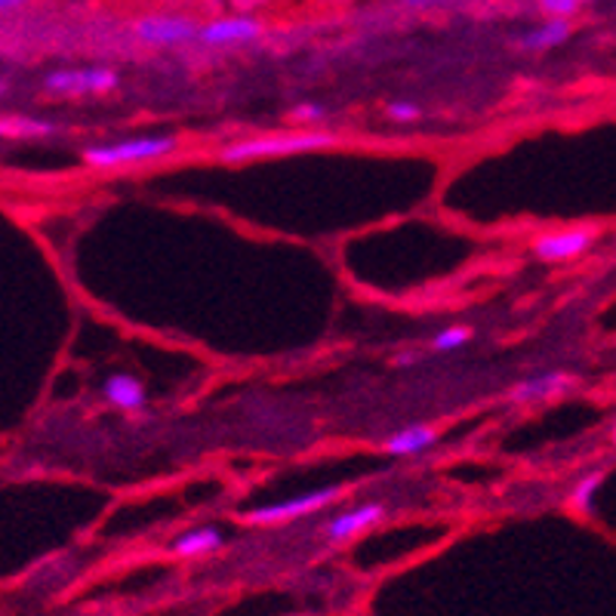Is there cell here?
Listing matches in <instances>:
<instances>
[{
  "label": "cell",
  "mask_w": 616,
  "mask_h": 616,
  "mask_svg": "<svg viewBox=\"0 0 616 616\" xmlns=\"http://www.w3.org/2000/svg\"><path fill=\"white\" fill-rule=\"evenodd\" d=\"M333 146L330 133H272L260 139H243L238 146H228L223 151V161H265V158H284V155H303L318 148Z\"/></svg>",
  "instance_id": "1"
},
{
  "label": "cell",
  "mask_w": 616,
  "mask_h": 616,
  "mask_svg": "<svg viewBox=\"0 0 616 616\" xmlns=\"http://www.w3.org/2000/svg\"><path fill=\"white\" fill-rule=\"evenodd\" d=\"M176 136H133L112 146H93L83 151V161L90 167H127V163L158 161L176 151Z\"/></svg>",
  "instance_id": "2"
},
{
  "label": "cell",
  "mask_w": 616,
  "mask_h": 616,
  "mask_svg": "<svg viewBox=\"0 0 616 616\" xmlns=\"http://www.w3.org/2000/svg\"><path fill=\"white\" fill-rule=\"evenodd\" d=\"M44 87L56 96H87V93H109L117 87V75L109 68H62L49 71Z\"/></svg>",
  "instance_id": "3"
},
{
  "label": "cell",
  "mask_w": 616,
  "mask_h": 616,
  "mask_svg": "<svg viewBox=\"0 0 616 616\" xmlns=\"http://www.w3.org/2000/svg\"><path fill=\"white\" fill-rule=\"evenodd\" d=\"M336 497H340V490H336V487L311 490V493H303V497L287 500V503L260 505V509H253V512L247 515V521H253V524H281V521L303 518V515H308V512H318V509L330 505L333 500H336Z\"/></svg>",
  "instance_id": "4"
},
{
  "label": "cell",
  "mask_w": 616,
  "mask_h": 616,
  "mask_svg": "<svg viewBox=\"0 0 616 616\" xmlns=\"http://www.w3.org/2000/svg\"><path fill=\"white\" fill-rule=\"evenodd\" d=\"M197 32H201L197 25L179 16H146L136 22L139 41L151 44V47H176V44L197 37Z\"/></svg>",
  "instance_id": "5"
},
{
  "label": "cell",
  "mask_w": 616,
  "mask_h": 616,
  "mask_svg": "<svg viewBox=\"0 0 616 616\" xmlns=\"http://www.w3.org/2000/svg\"><path fill=\"white\" fill-rule=\"evenodd\" d=\"M595 241L592 228H573V231H561V235H543L534 243V256L539 262H568L589 250Z\"/></svg>",
  "instance_id": "6"
},
{
  "label": "cell",
  "mask_w": 616,
  "mask_h": 616,
  "mask_svg": "<svg viewBox=\"0 0 616 616\" xmlns=\"http://www.w3.org/2000/svg\"><path fill=\"white\" fill-rule=\"evenodd\" d=\"M260 22L250 16H231V19H216L207 28H201L197 37L210 47H238V44H250L260 37Z\"/></svg>",
  "instance_id": "7"
},
{
  "label": "cell",
  "mask_w": 616,
  "mask_h": 616,
  "mask_svg": "<svg viewBox=\"0 0 616 616\" xmlns=\"http://www.w3.org/2000/svg\"><path fill=\"white\" fill-rule=\"evenodd\" d=\"M383 518V505L379 503H364L352 509V512H342L336 518L327 524V536L333 539V543H342V539H349V536H357L361 531H367V527H374L376 521Z\"/></svg>",
  "instance_id": "8"
},
{
  "label": "cell",
  "mask_w": 616,
  "mask_h": 616,
  "mask_svg": "<svg viewBox=\"0 0 616 616\" xmlns=\"http://www.w3.org/2000/svg\"><path fill=\"white\" fill-rule=\"evenodd\" d=\"M573 383H577V379L570 374H543L536 376V379L521 383L518 389L512 391V401H515V404H536V401H546L551 395L568 391Z\"/></svg>",
  "instance_id": "9"
},
{
  "label": "cell",
  "mask_w": 616,
  "mask_h": 616,
  "mask_svg": "<svg viewBox=\"0 0 616 616\" xmlns=\"http://www.w3.org/2000/svg\"><path fill=\"white\" fill-rule=\"evenodd\" d=\"M223 546V531L219 527H197V531H185L173 543V555L179 558H197V555H210Z\"/></svg>",
  "instance_id": "10"
},
{
  "label": "cell",
  "mask_w": 616,
  "mask_h": 616,
  "mask_svg": "<svg viewBox=\"0 0 616 616\" xmlns=\"http://www.w3.org/2000/svg\"><path fill=\"white\" fill-rule=\"evenodd\" d=\"M435 444V429H429V425H413V429H404V432H398V435H391L386 441V454L389 456H413V454H422L425 447H432Z\"/></svg>",
  "instance_id": "11"
},
{
  "label": "cell",
  "mask_w": 616,
  "mask_h": 616,
  "mask_svg": "<svg viewBox=\"0 0 616 616\" xmlns=\"http://www.w3.org/2000/svg\"><path fill=\"white\" fill-rule=\"evenodd\" d=\"M105 398L114 407H121V410H139V407H146V391H142V386L133 376H112L105 383Z\"/></svg>",
  "instance_id": "12"
},
{
  "label": "cell",
  "mask_w": 616,
  "mask_h": 616,
  "mask_svg": "<svg viewBox=\"0 0 616 616\" xmlns=\"http://www.w3.org/2000/svg\"><path fill=\"white\" fill-rule=\"evenodd\" d=\"M56 133L53 124L47 121H32V117H0V136L7 139H37V136H49Z\"/></svg>",
  "instance_id": "13"
},
{
  "label": "cell",
  "mask_w": 616,
  "mask_h": 616,
  "mask_svg": "<svg viewBox=\"0 0 616 616\" xmlns=\"http://www.w3.org/2000/svg\"><path fill=\"white\" fill-rule=\"evenodd\" d=\"M570 34V25L568 19H549L543 28H536L531 32L524 41H521V47L524 49H549V47H558L564 37Z\"/></svg>",
  "instance_id": "14"
},
{
  "label": "cell",
  "mask_w": 616,
  "mask_h": 616,
  "mask_svg": "<svg viewBox=\"0 0 616 616\" xmlns=\"http://www.w3.org/2000/svg\"><path fill=\"white\" fill-rule=\"evenodd\" d=\"M469 340H471L469 327H447L444 333L435 336V349H438V352H454V349L466 345Z\"/></svg>",
  "instance_id": "15"
},
{
  "label": "cell",
  "mask_w": 616,
  "mask_h": 616,
  "mask_svg": "<svg viewBox=\"0 0 616 616\" xmlns=\"http://www.w3.org/2000/svg\"><path fill=\"white\" fill-rule=\"evenodd\" d=\"M598 487H601V475H589V478L580 481V487L573 490V505L583 509V512H592V497H595Z\"/></svg>",
  "instance_id": "16"
},
{
  "label": "cell",
  "mask_w": 616,
  "mask_h": 616,
  "mask_svg": "<svg viewBox=\"0 0 616 616\" xmlns=\"http://www.w3.org/2000/svg\"><path fill=\"white\" fill-rule=\"evenodd\" d=\"M539 10L549 19H570L580 10V0H539Z\"/></svg>",
  "instance_id": "17"
},
{
  "label": "cell",
  "mask_w": 616,
  "mask_h": 616,
  "mask_svg": "<svg viewBox=\"0 0 616 616\" xmlns=\"http://www.w3.org/2000/svg\"><path fill=\"white\" fill-rule=\"evenodd\" d=\"M386 112H389L391 121H417L420 117V109L410 105V102H391Z\"/></svg>",
  "instance_id": "18"
},
{
  "label": "cell",
  "mask_w": 616,
  "mask_h": 616,
  "mask_svg": "<svg viewBox=\"0 0 616 616\" xmlns=\"http://www.w3.org/2000/svg\"><path fill=\"white\" fill-rule=\"evenodd\" d=\"M25 3H32V0H0V13H13V10H22Z\"/></svg>",
  "instance_id": "19"
},
{
  "label": "cell",
  "mask_w": 616,
  "mask_h": 616,
  "mask_svg": "<svg viewBox=\"0 0 616 616\" xmlns=\"http://www.w3.org/2000/svg\"><path fill=\"white\" fill-rule=\"evenodd\" d=\"M299 117H321V109H315V105H311V109H299Z\"/></svg>",
  "instance_id": "20"
},
{
  "label": "cell",
  "mask_w": 616,
  "mask_h": 616,
  "mask_svg": "<svg viewBox=\"0 0 616 616\" xmlns=\"http://www.w3.org/2000/svg\"><path fill=\"white\" fill-rule=\"evenodd\" d=\"M417 361V355H401L398 357V364H413Z\"/></svg>",
  "instance_id": "21"
},
{
  "label": "cell",
  "mask_w": 616,
  "mask_h": 616,
  "mask_svg": "<svg viewBox=\"0 0 616 616\" xmlns=\"http://www.w3.org/2000/svg\"><path fill=\"white\" fill-rule=\"evenodd\" d=\"M580 3H589V0H580Z\"/></svg>",
  "instance_id": "22"
},
{
  "label": "cell",
  "mask_w": 616,
  "mask_h": 616,
  "mask_svg": "<svg viewBox=\"0 0 616 616\" xmlns=\"http://www.w3.org/2000/svg\"><path fill=\"white\" fill-rule=\"evenodd\" d=\"M0 93H3V87H0Z\"/></svg>",
  "instance_id": "23"
},
{
  "label": "cell",
  "mask_w": 616,
  "mask_h": 616,
  "mask_svg": "<svg viewBox=\"0 0 616 616\" xmlns=\"http://www.w3.org/2000/svg\"><path fill=\"white\" fill-rule=\"evenodd\" d=\"M614 441H616V435H614Z\"/></svg>",
  "instance_id": "24"
}]
</instances>
